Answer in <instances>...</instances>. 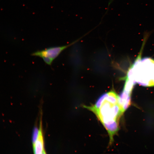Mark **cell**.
<instances>
[{
    "label": "cell",
    "instance_id": "5b68a950",
    "mask_svg": "<svg viewBox=\"0 0 154 154\" xmlns=\"http://www.w3.org/2000/svg\"><path fill=\"white\" fill-rule=\"evenodd\" d=\"M131 93L123 90L119 96V103L121 111L123 113L130 106Z\"/></svg>",
    "mask_w": 154,
    "mask_h": 154
},
{
    "label": "cell",
    "instance_id": "3957f363",
    "mask_svg": "<svg viewBox=\"0 0 154 154\" xmlns=\"http://www.w3.org/2000/svg\"><path fill=\"white\" fill-rule=\"evenodd\" d=\"M75 42L67 45L61 46H52L32 53L31 55L42 58L46 64L51 65L53 61L64 49Z\"/></svg>",
    "mask_w": 154,
    "mask_h": 154
},
{
    "label": "cell",
    "instance_id": "7a4b0ae2",
    "mask_svg": "<svg viewBox=\"0 0 154 154\" xmlns=\"http://www.w3.org/2000/svg\"><path fill=\"white\" fill-rule=\"evenodd\" d=\"M126 79L135 84L154 86V60L149 58L141 59L138 56L129 70Z\"/></svg>",
    "mask_w": 154,
    "mask_h": 154
},
{
    "label": "cell",
    "instance_id": "277c9868",
    "mask_svg": "<svg viewBox=\"0 0 154 154\" xmlns=\"http://www.w3.org/2000/svg\"><path fill=\"white\" fill-rule=\"evenodd\" d=\"M40 121L38 133L36 136L32 138L34 153L35 154H45L43 136L42 130V122Z\"/></svg>",
    "mask_w": 154,
    "mask_h": 154
},
{
    "label": "cell",
    "instance_id": "6da1fadb",
    "mask_svg": "<svg viewBox=\"0 0 154 154\" xmlns=\"http://www.w3.org/2000/svg\"><path fill=\"white\" fill-rule=\"evenodd\" d=\"M119 96L111 90L101 95L95 103L83 107L93 112L106 130L109 136V143L119 129V118L123 114L119 103Z\"/></svg>",
    "mask_w": 154,
    "mask_h": 154
}]
</instances>
